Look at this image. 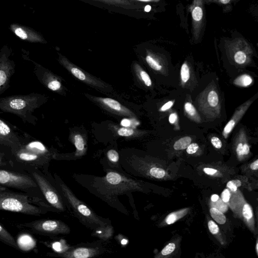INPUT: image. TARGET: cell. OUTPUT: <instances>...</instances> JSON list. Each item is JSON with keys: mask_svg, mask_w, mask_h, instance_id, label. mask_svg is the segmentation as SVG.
Segmentation results:
<instances>
[{"mask_svg": "<svg viewBox=\"0 0 258 258\" xmlns=\"http://www.w3.org/2000/svg\"><path fill=\"white\" fill-rule=\"evenodd\" d=\"M43 101V96L35 93L1 97L0 111L13 114L20 117L24 123L35 125L37 119L33 113Z\"/></svg>", "mask_w": 258, "mask_h": 258, "instance_id": "cell-1", "label": "cell"}, {"mask_svg": "<svg viewBox=\"0 0 258 258\" xmlns=\"http://www.w3.org/2000/svg\"><path fill=\"white\" fill-rule=\"evenodd\" d=\"M11 152L14 158L22 163L40 166L45 161L48 150L41 142L24 133L21 145Z\"/></svg>", "mask_w": 258, "mask_h": 258, "instance_id": "cell-2", "label": "cell"}, {"mask_svg": "<svg viewBox=\"0 0 258 258\" xmlns=\"http://www.w3.org/2000/svg\"><path fill=\"white\" fill-rule=\"evenodd\" d=\"M0 210L39 216L42 209L28 195L0 189Z\"/></svg>", "mask_w": 258, "mask_h": 258, "instance_id": "cell-3", "label": "cell"}, {"mask_svg": "<svg viewBox=\"0 0 258 258\" xmlns=\"http://www.w3.org/2000/svg\"><path fill=\"white\" fill-rule=\"evenodd\" d=\"M85 3L130 17L140 19L148 16L145 11L146 5L141 4L131 0H79Z\"/></svg>", "mask_w": 258, "mask_h": 258, "instance_id": "cell-4", "label": "cell"}, {"mask_svg": "<svg viewBox=\"0 0 258 258\" xmlns=\"http://www.w3.org/2000/svg\"><path fill=\"white\" fill-rule=\"evenodd\" d=\"M20 227L27 228L34 233L39 234L53 235L70 232L69 227L63 222L55 220H38L19 225Z\"/></svg>", "mask_w": 258, "mask_h": 258, "instance_id": "cell-5", "label": "cell"}, {"mask_svg": "<svg viewBox=\"0 0 258 258\" xmlns=\"http://www.w3.org/2000/svg\"><path fill=\"white\" fill-rule=\"evenodd\" d=\"M0 185L26 191L38 186L33 178L30 176L1 169Z\"/></svg>", "mask_w": 258, "mask_h": 258, "instance_id": "cell-6", "label": "cell"}, {"mask_svg": "<svg viewBox=\"0 0 258 258\" xmlns=\"http://www.w3.org/2000/svg\"><path fill=\"white\" fill-rule=\"evenodd\" d=\"M12 50L4 46L0 50V95L8 89L11 79L15 72L16 63L11 58Z\"/></svg>", "mask_w": 258, "mask_h": 258, "instance_id": "cell-7", "label": "cell"}, {"mask_svg": "<svg viewBox=\"0 0 258 258\" xmlns=\"http://www.w3.org/2000/svg\"><path fill=\"white\" fill-rule=\"evenodd\" d=\"M64 197L67 200L72 208L81 217L89 222L100 225L103 224L93 212L83 202L78 200L70 188L63 183L57 181Z\"/></svg>", "mask_w": 258, "mask_h": 258, "instance_id": "cell-8", "label": "cell"}, {"mask_svg": "<svg viewBox=\"0 0 258 258\" xmlns=\"http://www.w3.org/2000/svg\"><path fill=\"white\" fill-rule=\"evenodd\" d=\"M3 113L0 111V113ZM24 133L0 117V146L9 148L11 151L19 147L23 142Z\"/></svg>", "mask_w": 258, "mask_h": 258, "instance_id": "cell-9", "label": "cell"}, {"mask_svg": "<svg viewBox=\"0 0 258 258\" xmlns=\"http://www.w3.org/2000/svg\"><path fill=\"white\" fill-rule=\"evenodd\" d=\"M31 175L47 202L54 208L60 211H64V206L62 199L50 182L35 171H33Z\"/></svg>", "mask_w": 258, "mask_h": 258, "instance_id": "cell-10", "label": "cell"}, {"mask_svg": "<svg viewBox=\"0 0 258 258\" xmlns=\"http://www.w3.org/2000/svg\"><path fill=\"white\" fill-rule=\"evenodd\" d=\"M203 0H194L190 7L192 18V33L195 40L199 39L203 32L205 13Z\"/></svg>", "mask_w": 258, "mask_h": 258, "instance_id": "cell-11", "label": "cell"}, {"mask_svg": "<svg viewBox=\"0 0 258 258\" xmlns=\"http://www.w3.org/2000/svg\"><path fill=\"white\" fill-rule=\"evenodd\" d=\"M10 28L17 37L24 41L31 43L46 42L40 33L32 28L18 24H12Z\"/></svg>", "mask_w": 258, "mask_h": 258, "instance_id": "cell-12", "label": "cell"}, {"mask_svg": "<svg viewBox=\"0 0 258 258\" xmlns=\"http://www.w3.org/2000/svg\"><path fill=\"white\" fill-rule=\"evenodd\" d=\"M251 102L252 101L250 100L247 101L240 106L235 111L233 117L228 122L224 128L223 135L225 138H226L228 135L231 133L236 124L242 117L246 110L248 108V106L251 104Z\"/></svg>", "mask_w": 258, "mask_h": 258, "instance_id": "cell-13", "label": "cell"}, {"mask_svg": "<svg viewBox=\"0 0 258 258\" xmlns=\"http://www.w3.org/2000/svg\"><path fill=\"white\" fill-rule=\"evenodd\" d=\"M98 253V249L90 247H78L63 253L62 256L71 258H88Z\"/></svg>", "mask_w": 258, "mask_h": 258, "instance_id": "cell-14", "label": "cell"}, {"mask_svg": "<svg viewBox=\"0 0 258 258\" xmlns=\"http://www.w3.org/2000/svg\"><path fill=\"white\" fill-rule=\"evenodd\" d=\"M0 241L15 249H19L18 243L14 237L1 224Z\"/></svg>", "mask_w": 258, "mask_h": 258, "instance_id": "cell-15", "label": "cell"}, {"mask_svg": "<svg viewBox=\"0 0 258 258\" xmlns=\"http://www.w3.org/2000/svg\"><path fill=\"white\" fill-rule=\"evenodd\" d=\"M210 212L212 217L219 224H223L226 222L225 216L219 210L213 207L210 209Z\"/></svg>", "mask_w": 258, "mask_h": 258, "instance_id": "cell-16", "label": "cell"}, {"mask_svg": "<svg viewBox=\"0 0 258 258\" xmlns=\"http://www.w3.org/2000/svg\"><path fill=\"white\" fill-rule=\"evenodd\" d=\"M191 141V139L190 137H184L175 142L173 145V148L176 150L185 149L190 144Z\"/></svg>", "mask_w": 258, "mask_h": 258, "instance_id": "cell-17", "label": "cell"}, {"mask_svg": "<svg viewBox=\"0 0 258 258\" xmlns=\"http://www.w3.org/2000/svg\"><path fill=\"white\" fill-rule=\"evenodd\" d=\"M252 82L251 77L247 74L240 76L234 81V83L242 87H247L250 85Z\"/></svg>", "mask_w": 258, "mask_h": 258, "instance_id": "cell-18", "label": "cell"}, {"mask_svg": "<svg viewBox=\"0 0 258 258\" xmlns=\"http://www.w3.org/2000/svg\"><path fill=\"white\" fill-rule=\"evenodd\" d=\"M101 100L104 104L114 110L119 111L122 109L121 104L115 100L109 98H102Z\"/></svg>", "mask_w": 258, "mask_h": 258, "instance_id": "cell-19", "label": "cell"}, {"mask_svg": "<svg viewBox=\"0 0 258 258\" xmlns=\"http://www.w3.org/2000/svg\"><path fill=\"white\" fill-rule=\"evenodd\" d=\"M180 77L182 83L188 81L190 77L189 69L186 63H183L180 69Z\"/></svg>", "mask_w": 258, "mask_h": 258, "instance_id": "cell-20", "label": "cell"}, {"mask_svg": "<svg viewBox=\"0 0 258 258\" xmlns=\"http://www.w3.org/2000/svg\"><path fill=\"white\" fill-rule=\"evenodd\" d=\"M207 100L211 106H216L219 102V97L217 92L214 90L211 91L208 94Z\"/></svg>", "mask_w": 258, "mask_h": 258, "instance_id": "cell-21", "label": "cell"}, {"mask_svg": "<svg viewBox=\"0 0 258 258\" xmlns=\"http://www.w3.org/2000/svg\"><path fill=\"white\" fill-rule=\"evenodd\" d=\"M247 55L243 50H239L235 52L234 55V59L238 64H243L246 60Z\"/></svg>", "mask_w": 258, "mask_h": 258, "instance_id": "cell-22", "label": "cell"}, {"mask_svg": "<svg viewBox=\"0 0 258 258\" xmlns=\"http://www.w3.org/2000/svg\"><path fill=\"white\" fill-rule=\"evenodd\" d=\"M146 60L147 63L153 69L156 71H160L162 69L161 66L151 55H147L146 56Z\"/></svg>", "mask_w": 258, "mask_h": 258, "instance_id": "cell-23", "label": "cell"}, {"mask_svg": "<svg viewBox=\"0 0 258 258\" xmlns=\"http://www.w3.org/2000/svg\"><path fill=\"white\" fill-rule=\"evenodd\" d=\"M75 145L79 152L84 150L85 148V144L83 137L79 134L76 135L74 137Z\"/></svg>", "mask_w": 258, "mask_h": 258, "instance_id": "cell-24", "label": "cell"}, {"mask_svg": "<svg viewBox=\"0 0 258 258\" xmlns=\"http://www.w3.org/2000/svg\"><path fill=\"white\" fill-rule=\"evenodd\" d=\"M150 174L157 178H161L164 176L165 171L160 168L153 167L150 170Z\"/></svg>", "mask_w": 258, "mask_h": 258, "instance_id": "cell-25", "label": "cell"}, {"mask_svg": "<svg viewBox=\"0 0 258 258\" xmlns=\"http://www.w3.org/2000/svg\"><path fill=\"white\" fill-rule=\"evenodd\" d=\"M71 71L72 74L79 80L81 81H84L86 79V75L82 71H81L79 69L75 67L72 68L71 69Z\"/></svg>", "mask_w": 258, "mask_h": 258, "instance_id": "cell-26", "label": "cell"}, {"mask_svg": "<svg viewBox=\"0 0 258 258\" xmlns=\"http://www.w3.org/2000/svg\"><path fill=\"white\" fill-rule=\"evenodd\" d=\"M204 4H210L215 3L218 5H227L231 4L232 3L238 0H203Z\"/></svg>", "mask_w": 258, "mask_h": 258, "instance_id": "cell-27", "label": "cell"}, {"mask_svg": "<svg viewBox=\"0 0 258 258\" xmlns=\"http://www.w3.org/2000/svg\"><path fill=\"white\" fill-rule=\"evenodd\" d=\"M242 214L245 218L247 220L251 219L252 217V211L250 206L248 204H245L242 209Z\"/></svg>", "mask_w": 258, "mask_h": 258, "instance_id": "cell-28", "label": "cell"}, {"mask_svg": "<svg viewBox=\"0 0 258 258\" xmlns=\"http://www.w3.org/2000/svg\"><path fill=\"white\" fill-rule=\"evenodd\" d=\"M241 185V182L239 180L234 179L229 181L227 183V187L233 191H235L237 188Z\"/></svg>", "mask_w": 258, "mask_h": 258, "instance_id": "cell-29", "label": "cell"}, {"mask_svg": "<svg viewBox=\"0 0 258 258\" xmlns=\"http://www.w3.org/2000/svg\"><path fill=\"white\" fill-rule=\"evenodd\" d=\"M185 112L191 116H195L197 114L196 108L190 102H186L184 104Z\"/></svg>", "mask_w": 258, "mask_h": 258, "instance_id": "cell-30", "label": "cell"}, {"mask_svg": "<svg viewBox=\"0 0 258 258\" xmlns=\"http://www.w3.org/2000/svg\"><path fill=\"white\" fill-rule=\"evenodd\" d=\"M49 89L52 91H57L61 87L60 83L57 80L54 79L49 82L46 86Z\"/></svg>", "mask_w": 258, "mask_h": 258, "instance_id": "cell-31", "label": "cell"}, {"mask_svg": "<svg viewBox=\"0 0 258 258\" xmlns=\"http://www.w3.org/2000/svg\"><path fill=\"white\" fill-rule=\"evenodd\" d=\"M134 133L133 129L124 127L119 128L117 131L118 135L123 137H128L132 135Z\"/></svg>", "mask_w": 258, "mask_h": 258, "instance_id": "cell-32", "label": "cell"}, {"mask_svg": "<svg viewBox=\"0 0 258 258\" xmlns=\"http://www.w3.org/2000/svg\"><path fill=\"white\" fill-rule=\"evenodd\" d=\"M108 159L114 163L118 162L119 160L118 153L114 150H110L107 153Z\"/></svg>", "mask_w": 258, "mask_h": 258, "instance_id": "cell-33", "label": "cell"}, {"mask_svg": "<svg viewBox=\"0 0 258 258\" xmlns=\"http://www.w3.org/2000/svg\"><path fill=\"white\" fill-rule=\"evenodd\" d=\"M175 249V245L174 243H169L162 250L161 254L164 255H168L172 253Z\"/></svg>", "mask_w": 258, "mask_h": 258, "instance_id": "cell-34", "label": "cell"}, {"mask_svg": "<svg viewBox=\"0 0 258 258\" xmlns=\"http://www.w3.org/2000/svg\"><path fill=\"white\" fill-rule=\"evenodd\" d=\"M140 76L144 82L145 84L148 86H151L152 85V81L149 75L144 71H141L140 72Z\"/></svg>", "mask_w": 258, "mask_h": 258, "instance_id": "cell-35", "label": "cell"}, {"mask_svg": "<svg viewBox=\"0 0 258 258\" xmlns=\"http://www.w3.org/2000/svg\"><path fill=\"white\" fill-rule=\"evenodd\" d=\"M208 226L210 231L213 234H217L219 231L218 225L212 220L208 222Z\"/></svg>", "mask_w": 258, "mask_h": 258, "instance_id": "cell-36", "label": "cell"}, {"mask_svg": "<svg viewBox=\"0 0 258 258\" xmlns=\"http://www.w3.org/2000/svg\"><path fill=\"white\" fill-rule=\"evenodd\" d=\"M199 149V145L197 143L190 144L186 148V152L189 154L195 153Z\"/></svg>", "mask_w": 258, "mask_h": 258, "instance_id": "cell-37", "label": "cell"}, {"mask_svg": "<svg viewBox=\"0 0 258 258\" xmlns=\"http://www.w3.org/2000/svg\"><path fill=\"white\" fill-rule=\"evenodd\" d=\"M212 145L217 149H220L222 146V143L221 140L216 137H213L211 140Z\"/></svg>", "mask_w": 258, "mask_h": 258, "instance_id": "cell-38", "label": "cell"}, {"mask_svg": "<svg viewBox=\"0 0 258 258\" xmlns=\"http://www.w3.org/2000/svg\"><path fill=\"white\" fill-rule=\"evenodd\" d=\"M230 196L231 193L228 189H225L221 194L222 200L225 203L229 202Z\"/></svg>", "mask_w": 258, "mask_h": 258, "instance_id": "cell-39", "label": "cell"}, {"mask_svg": "<svg viewBox=\"0 0 258 258\" xmlns=\"http://www.w3.org/2000/svg\"><path fill=\"white\" fill-rule=\"evenodd\" d=\"M133 2L143 5H149L151 4H156L161 0H131Z\"/></svg>", "mask_w": 258, "mask_h": 258, "instance_id": "cell-40", "label": "cell"}, {"mask_svg": "<svg viewBox=\"0 0 258 258\" xmlns=\"http://www.w3.org/2000/svg\"><path fill=\"white\" fill-rule=\"evenodd\" d=\"M177 220V217L175 214L171 213L169 215L166 219V222L167 224H173Z\"/></svg>", "mask_w": 258, "mask_h": 258, "instance_id": "cell-41", "label": "cell"}, {"mask_svg": "<svg viewBox=\"0 0 258 258\" xmlns=\"http://www.w3.org/2000/svg\"><path fill=\"white\" fill-rule=\"evenodd\" d=\"M173 102L172 101H169L164 104L160 109L161 111H165L169 109H170L173 105Z\"/></svg>", "mask_w": 258, "mask_h": 258, "instance_id": "cell-42", "label": "cell"}, {"mask_svg": "<svg viewBox=\"0 0 258 258\" xmlns=\"http://www.w3.org/2000/svg\"><path fill=\"white\" fill-rule=\"evenodd\" d=\"M62 243L60 242H56L53 244V249L57 252H61L63 248H61Z\"/></svg>", "mask_w": 258, "mask_h": 258, "instance_id": "cell-43", "label": "cell"}, {"mask_svg": "<svg viewBox=\"0 0 258 258\" xmlns=\"http://www.w3.org/2000/svg\"><path fill=\"white\" fill-rule=\"evenodd\" d=\"M203 170L206 174L210 175H214L217 172L216 169L211 168H205Z\"/></svg>", "mask_w": 258, "mask_h": 258, "instance_id": "cell-44", "label": "cell"}, {"mask_svg": "<svg viewBox=\"0 0 258 258\" xmlns=\"http://www.w3.org/2000/svg\"><path fill=\"white\" fill-rule=\"evenodd\" d=\"M177 118V115L175 113L170 114L169 116V121L170 123L173 124L176 121Z\"/></svg>", "mask_w": 258, "mask_h": 258, "instance_id": "cell-45", "label": "cell"}, {"mask_svg": "<svg viewBox=\"0 0 258 258\" xmlns=\"http://www.w3.org/2000/svg\"><path fill=\"white\" fill-rule=\"evenodd\" d=\"M249 152V147L247 144L243 145L242 155H247Z\"/></svg>", "mask_w": 258, "mask_h": 258, "instance_id": "cell-46", "label": "cell"}, {"mask_svg": "<svg viewBox=\"0 0 258 258\" xmlns=\"http://www.w3.org/2000/svg\"><path fill=\"white\" fill-rule=\"evenodd\" d=\"M120 124L122 126L128 127L131 125V120L126 118L123 119L121 120Z\"/></svg>", "mask_w": 258, "mask_h": 258, "instance_id": "cell-47", "label": "cell"}, {"mask_svg": "<svg viewBox=\"0 0 258 258\" xmlns=\"http://www.w3.org/2000/svg\"><path fill=\"white\" fill-rule=\"evenodd\" d=\"M242 148L243 144L242 143H239L237 147L236 152L238 156H241L242 155Z\"/></svg>", "mask_w": 258, "mask_h": 258, "instance_id": "cell-48", "label": "cell"}, {"mask_svg": "<svg viewBox=\"0 0 258 258\" xmlns=\"http://www.w3.org/2000/svg\"><path fill=\"white\" fill-rule=\"evenodd\" d=\"M250 168L253 170H257L258 168V160H256L250 165Z\"/></svg>", "mask_w": 258, "mask_h": 258, "instance_id": "cell-49", "label": "cell"}, {"mask_svg": "<svg viewBox=\"0 0 258 258\" xmlns=\"http://www.w3.org/2000/svg\"><path fill=\"white\" fill-rule=\"evenodd\" d=\"M5 154L3 152H0V166L6 164L5 162Z\"/></svg>", "mask_w": 258, "mask_h": 258, "instance_id": "cell-50", "label": "cell"}, {"mask_svg": "<svg viewBox=\"0 0 258 258\" xmlns=\"http://www.w3.org/2000/svg\"><path fill=\"white\" fill-rule=\"evenodd\" d=\"M211 199L212 202H215L219 199V196L216 194H214L211 196Z\"/></svg>", "mask_w": 258, "mask_h": 258, "instance_id": "cell-51", "label": "cell"}, {"mask_svg": "<svg viewBox=\"0 0 258 258\" xmlns=\"http://www.w3.org/2000/svg\"><path fill=\"white\" fill-rule=\"evenodd\" d=\"M258 243L257 242H256V253H257L258 252Z\"/></svg>", "mask_w": 258, "mask_h": 258, "instance_id": "cell-52", "label": "cell"}, {"mask_svg": "<svg viewBox=\"0 0 258 258\" xmlns=\"http://www.w3.org/2000/svg\"><path fill=\"white\" fill-rule=\"evenodd\" d=\"M6 189V187L0 185V189Z\"/></svg>", "mask_w": 258, "mask_h": 258, "instance_id": "cell-53", "label": "cell"}]
</instances>
